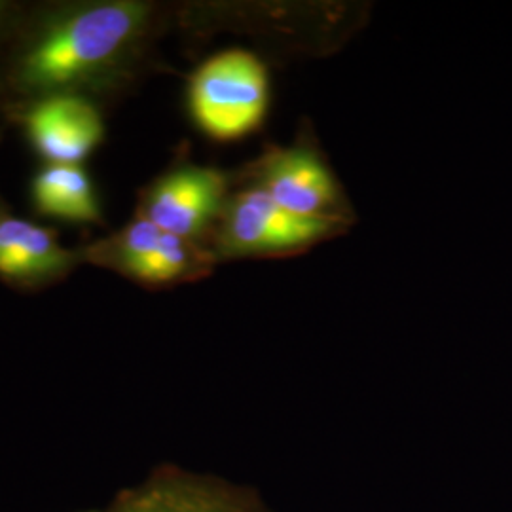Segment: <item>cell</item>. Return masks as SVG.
<instances>
[{"label":"cell","instance_id":"obj_3","mask_svg":"<svg viewBox=\"0 0 512 512\" xmlns=\"http://www.w3.org/2000/svg\"><path fill=\"white\" fill-rule=\"evenodd\" d=\"M192 122L213 141H239L260 129L270 107L268 65L251 50L230 48L211 55L186 88Z\"/></svg>","mask_w":512,"mask_h":512},{"label":"cell","instance_id":"obj_8","mask_svg":"<svg viewBox=\"0 0 512 512\" xmlns=\"http://www.w3.org/2000/svg\"><path fill=\"white\" fill-rule=\"evenodd\" d=\"M82 249L59 243L54 232L8 211L0 215V279L37 291L63 281L84 264Z\"/></svg>","mask_w":512,"mask_h":512},{"label":"cell","instance_id":"obj_7","mask_svg":"<svg viewBox=\"0 0 512 512\" xmlns=\"http://www.w3.org/2000/svg\"><path fill=\"white\" fill-rule=\"evenodd\" d=\"M29 145L46 164L80 165L105 139L97 103L82 95H48L21 107Z\"/></svg>","mask_w":512,"mask_h":512},{"label":"cell","instance_id":"obj_1","mask_svg":"<svg viewBox=\"0 0 512 512\" xmlns=\"http://www.w3.org/2000/svg\"><path fill=\"white\" fill-rule=\"evenodd\" d=\"M165 19L141 0L71 2L21 21L4 84L27 105L48 95L93 99L120 90L143 69Z\"/></svg>","mask_w":512,"mask_h":512},{"label":"cell","instance_id":"obj_11","mask_svg":"<svg viewBox=\"0 0 512 512\" xmlns=\"http://www.w3.org/2000/svg\"><path fill=\"white\" fill-rule=\"evenodd\" d=\"M21 12L12 2H2L0 0V37L14 35L21 25Z\"/></svg>","mask_w":512,"mask_h":512},{"label":"cell","instance_id":"obj_2","mask_svg":"<svg viewBox=\"0 0 512 512\" xmlns=\"http://www.w3.org/2000/svg\"><path fill=\"white\" fill-rule=\"evenodd\" d=\"M236 186H255L277 205L308 219L336 220L353 226L355 211L344 184L306 120L293 143L268 145L234 175Z\"/></svg>","mask_w":512,"mask_h":512},{"label":"cell","instance_id":"obj_5","mask_svg":"<svg viewBox=\"0 0 512 512\" xmlns=\"http://www.w3.org/2000/svg\"><path fill=\"white\" fill-rule=\"evenodd\" d=\"M82 253L86 262L150 289L200 281L219 266L207 245L169 234L143 217L84 247Z\"/></svg>","mask_w":512,"mask_h":512},{"label":"cell","instance_id":"obj_6","mask_svg":"<svg viewBox=\"0 0 512 512\" xmlns=\"http://www.w3.org/2000/svg\"><path fill=\"white\" fill-rule=\"evenodd\" d=\"M234 175L181 160L141 192L137 217L179 238L207 245L234 192Z\"/></svg>","mask_w":512,"mask_h":512},{"label":"cell","instance_id":"obj_12","mask_svg":"<svg viewBox=\"0 0 512 512\" xmlns=\"http://www.w3.org/2000/svg\"><path fill=\"white\" fill-rule=\"evenodd\" d=\"M2 213H6V207H4V203L0 202V215H2Z\"/></svg>","mask_w":512,"mask_h":512},{"label":"cell","instance_id":"obj_9","mask_svg":"<svg viewBox=\"0 0 512 512\" xmlns=\"http://www.w3.org/2000/svg\"><path fill=\"white\" fill-rule=\"evenodd\" d=\"M31 200L42 217L69 224H103L95 184L82 165H44L31 184Z\"/></svg>","mask_w":512,"mask_h":512},{"label":"cell","instance_id":"obj_4","mask_svg":"<svg viewBox=\"0 0 512 512\" xmlns=\"http://www.w3.org/2000/svg\"><path fill=\"white\" fill-rule=\"evenodd\" d=\"M351 230L336 220L294 215L255 186H238L226 203L207 247L217 262L289 258L340 238Z\"/></svg>","mask_w":512,"mask_h":512},{"label":"cell","instance_id":"obj_10","mask_svg":"<svg viewBox=\"0 0 512 512\" xmlns=\"http://www.w3.org/2000/svg\"><path fill=\"white\" fill-rule=\"evenodd\" d=\"M114 512H266L260 503L209 482L167 478L160 480Z\"/></svg>","mask_w":512,"mask_h":512}]
</instances>
